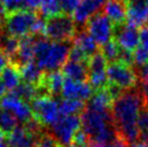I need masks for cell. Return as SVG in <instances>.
<instances>
[{
  "instance_id": "cell-48",
  "label": "cell",
  "mask_w": 148,
  "mask_h": 147,
  "mask_svg": "<svg viewBox=\"0 0 148 147\" xmlns=\"http://www.w3.org/2000/svg\"><path fill=\"white\" fill-rule=\"evenodd\" d=\"M3 139V134H2V132L0 131V139Z\"/></svg>"
},
{
  "instance_id": "cell-26",
  "label": "cell",
  "mask_w": 148,
  "mask_h": 147,
  "mask_svg": "<svg viewBox=\"0 0 148 147\" xmlns=\"http://www.w3.org/2000/svg\"><path fill=\"white\" fill-rule=\"evenodd\" d=\"M18 122L20 121L14 115L0 108V131L2 134L8 136L14 129L18 127Z\"/></svg>"
},
{
  "instance_id": "cell-5",
  "label": "cell",
  "mask_w": 148,
  "mask_h": 147,
  "mask_svg": "<svg viewBox=\"0 0 148 147\" xmlns=\"http://www.w3.org/2000/svg\"><path fill=\"white\" fill-rule=\"evenodd\" d=\"M29 106L32 108L34 117L43 127L51 128L62 117L58 107V101L54 100L53 96L50 95L37 96L29 103Z\"/></svg>"
},
{
  "instance_id": "cell-10",
  "label": "cell",
  "mask_w": 148,
  "mask_h": 147,
  "mask_svg": "<svg viewBox=\"0 0 148 147\" xmlns=\"http://www.w3.org/2000/svg\"><path fill=\"white\" fill-rule=\"evenodd\" d=\"M114 40L120 49L133 52L140 45V32L138 29L127 23L115 26Z\"/></svg>"
},
{
  "instance_id": "cell-52",
  "label": "cell",
  "mask_w": 148,
  "mask_h": 147,
  "mask_svg": "<svg viewBox=\"0 0 148 147\" xmlns=\"http://www.w3.org/2000/svg\"><path fill=\"white\" fill-rule=\"evenodd\" d=\"M125 1H129V0H125Z\"/></svg>"
},
{
  "instance_id": "cell-35",
  "label": "cell",
  "mask_w": 148,
  "mask_h": 147,
  "mask_svg": "<svg viewBox=\"0 0 148 147\" xmlns=\"http://www.w3.org/2000/svg\"><path fill=\"white\" fill-rule=\"evenodd\" d=\"M119 63H122L124 65L127 66H133L134 65V58H133V52H129L125 50L120 49L119 56H118V61Z\"/></svg>"
},
{
  "instance_id": "cell-42",
  "label": "cell",
  "mask_w": 148,
  "mask_h": 147,
  "mask_svg": "<svg viewBox=\"0 0 148 147\" xmlns=\"http://www.w3.org/2000/svg\"><path fill=\"white\" fill-rule=\"evenodd\" d=\"M89 147H111V144H102V143H96V142H91L90 141Z\"/></svg>"
},
{
  "instance_id": "cell-2",
  "label": "cell",
  "mask_w": 148,
  "mask_h": 147,
  "mask_svg": "<svg viewBox=\"0 0 148 147\" xmlns=\"http://www.w3.org/2000/svg\"><path fill=\"white\" fill-rule=\"evenodd\" d=\"M71 45L70 41L55 42L43 36H36L34 43L35 62L45 73L58 70L68 61Z\"/></svg>"
},
{
  "instance_id": "cell-17",
  "label": "cell",
  "mask_w": 148,
  "mask_h": 147,
  "mask_svg": "<svg viewBox=\"0 0 148 147\" xmlns=\"http://www.w3.org/2000/svg\"><path fill=\"white\" fill-rule=\"evenodd\" d=\"M114 98L108 92L106 88L102 90L94 91L93 95L88 101L86 108L95 111H101V113H109L111 111Z\"/></svg>"
},
{
  "instance_id": "cell-4",
  "label": "cell",
  "mask_w": 148,
  "mask_h": 147,
  "mask_svg": "<svg viewBox=\"0 0 148 147\" xmlns=\"http://www.w3.org/2000/svg\"><path fill=\"white\" fill-rule=\"evenodd\" d=\"M38 13L28 10H15L7 13L4 16L3 29L15 38L32 36V30L38 17Z\"/></svg>"
},
{
  "instance_id": "cell-46",
  "label": "cell",
  "mask_w": 148,
  "mask_h": 147,
  "mask_svg": "<svg viewBox=\"0 0 148 147\" xmlns=\"http://www.w3.org/2000/svg\"><path fill=\"white\" fill-rule=\"evenodd\" d=\"M0 147H10V145H9V143L7 142V139H0Z\"/></svg>"
},
{
  "instance_id": "cell-12",
  "label": "cell",
  "mask_w": 148,
  "mask_h": 147,
  "mask_svg": "<svg viewBox=\"0 0 148 147\" xmlns=\"http://www.w3.org/2000/svg\"><path fill=\"white\" fill-rule=\"evenodd\" d=\"M148 20V4L145 0L127 1V23L136 28L144 27Z\"/></svg>"
},
{
  "instance_id": "cell-18",
  "label": "cell",
  "mask_w": 148,
  "mask_h": 147,
  "mask_svg": "<svg viewBox=\"0 0 148 147\" xmlns=\"http://www.w3.org/2000/svg\"><path fill=\"white\" fill-rule=\"evenodd\" d=\"M20 73H21L22 81L33 84L37 88L42 84L45 75V73L38 66L36 62H32L20 67Z\"/></svg>"
},
{
  "instance_id": "cell-1",
  "label": "cell",
  "mask_w": 148,
  "mask_h": 147,
  "mask_svg": "<svg viewBox=\"0 0 148 147\" xmlns=\"http://www.w3.org/2000/svg\"><path fill=\"white\" fill-rule=\"evenodd\" d=\"M144 103L138 90L123 91L114 100L111 106V116L119 137L125 143L133 144L140 139V130L137 128V118Z\"/></svg>"
},
{
  "instance_id": "cell-38",
  "label": "cell",
  "mask_w": 148,
  "mask_h": 147,
  "mask_svg": "<svg viewBox=\"0 0 148 147\" xmlns=\"http://www.w3.org/2000/svg\"><path fill=\"white\" fill-rule=\"evenodd\" d=\"M134 70H135L136 76H137L140 81L148 80V63L142 66H137V68Z\"/></svg>"
},
{
  "instance_id": "cell-14",
  "label": "cell",
  "mask_w": 148,
  "mask_h": 147,
  "mask_svg": "<svg viewBox=\"0 0 148 147\" xmlns=\"http://www.w3.org/2000/svg\"><path fill=\"white\" fill-rule=\"evenodd\" d=\"M103 13L115 26L124 24L127 22V1L108 0L103 5Z\"/></svg>"
},
{
  "instance_id": "cell-27",
  "label": "cell",
  "mask_w": 148,
  "mask_h": 147,
  "mask_svg": "<svg viewBox=\"0 0 148 147\" xmlns=\"http://www.w3.org/2000/svg\"><path fill=\"white\" fill-rule=\"evenodd\" d=\"M60 13H62V11L58 0H45L38 10V14L45 20L49 17L55 16Z\"/></svg>"
},
{
  "instance_id": "cell-31",
  "label": "cell",
  "mask_w": 148,
  "mask_h": 147,
  "mask_svg": "<svg viewBox=\"0 0 148 147\" xmlns=\"http://www.w3.org/2000/svg\"><path fill=\"white\" fill-rule=\"evenodd\" d=\"M60 144L58 141L54 139L50 132H43L39 137H38L36 147H58Z\"/></svg>"
},
{
  "instance_id": "cell-25",
  "label": "cell",
  "mask_w": 148,
  "mask_h": 147,
  "mask_svg": "<svg viewBox=\"0 0 148 147\" xmlns=\"http://www.w3.org/2000/svg\"><path fill=\"white\" fill-rule=\"evenodd\" d=\"M11 93L15 94L17 98H20L21 100H23L26 103H30L34 98H36L37 96L40 95L39 93V88L33 86V84H29L26 82H23L17 87L15 90L11 92Z\"/></svg>"
},
{
  "instance_id": "cell-8",
  "label": "cell",
  "mask_w": 148,
  "mask_h": 147,
  "mask_svg": "<svg viewBox=\"0 0 148 147\" xmlns=\"http://www.w3.org/2000/svg\"><path fill=\"white\" fill-rule=\"evenodd\" d=\"M107 77L109 84L118 87L123 91L133 89L138 81L134 68L119 62L108 64Z\"/></svg>"
},
{
  "instance_id": "cell-49",
  "label": "cell",
  "mask_w": 148,
  "mask_h": 147,
  "mask_svg": "<svg viewBox=\"0 0 148 147\" xmlns=\"http://www.w3.org/2000/svg\"><path fill=\"white\" fill-rule=\"evenodd\" d=\"M0 10H1V11H3V12H4V10H3V8L1 7V4H0ZM4 13H5V12H4Z\"/></svg>"
},
{
  "instance_id": "cell-39",
  "label": "cell",
  "mask_w": 148,
  "mask_h": 147,
  "mask_svg": "<svg viewBox=\"0 0 148 147\" xmlns=\"http://www.w3.org/2000/svg\"><path fill=\"white\" fill-rule=\"evenodd\" d=\"M140 45L148 52V27H142L140 30Z\"/></svg>"
},
{
  "instance_id": "cell-20",
  "label": "cell",
  "mask_w": 148,
  "mask_h": 147,
  "mask_svg": "<svg viewBox=\"0 0 148 147\" xmlns=\"http://www.w3.org/2000/svg\"><path fill=\"white\" fill-rule=\"evenodd\" d=\"M64 81H65V76L62 71L60 70L50 71V73H45L43 82L40 87H43L49 95L56 96V95H61L62 93Z\"/></svg>"
},
{
  "instance_id": "cell-29",
  "label": "cell",
  "mask_w": 148,
  "mask_h": 147,
  "mask_svg": "<svg viewBox=\"0 0 148 147\" xmlns=\"http://www.w3.org/2000/svg\"><path fill=\"white\" fill-rule=\"evenodd\" d=\"M137 128L140 130V141L148 142V107L140 109L137 118Z\"/></svg>"
},
{
  "instance_id": "cell-51",
  "label": "cell",
  "mask_w": 148,
  "mask_h": 147,
  "mask_svg": "<svg viewBox=\"0 0 148 147\" xmlns=\"http://www.w3.org/2000/svg\"><path fill=\"white\" fill-rule=\"evenodd\" d=\"M146 24H147V27H148V20H147V23H146Z\"/></svg>"
},
{
  "instance_id": "cell-37",
  "label": "cell",
  "mask_w": 148,
  "mask_h": 147,
  "mask_svg": "<svg viewBox=\"0 0 148 147\" xmlns=\"http://www.w3.org/2000/svg\"><path fill=\"white\" fill-rule=\"evenodd\" d=\"M0 4L3 8L5 14L17 10V0H0Z\"/></svg>"
},
{
  "instance_id": "cell-34",
  "label": "cell",
  "mask_w": 148,
  "mask_h": 147,
  "mask_svg": "<svg viewBox=\"0 0 148 147\" xmlns=\"http://www.w3.org/2000/svg\"><path fill=\"white\" fill-rule=\"evenodd\" d=\"M88 60H89V57L86 56L81 50L79 49V48H77V47H75L74 45H71V49H70V52H69V56H68V61L86 63Z\"/></svg>"
},
{
  "instance_id": "cell-3",
  "label": "cell",
  "mask_w": 148,
  "mask_h": 147,
  "mask_svg": "<svg viewBox=\"0 0 148 147\" xmlns=\"http://www.w3.org/2000/svg\"><path fill=\"white\" fill-rule=\"evenodd\" d=\"M77 33L78 27L71 15L60 13L55 16L47 19L45 21L43 36L51 41H73Z\"/></svg>"
},
{
  "instance_id": "cell-23",
  "label": "cell",
  "mask_w": 148,
  "mask_h": 147,
  "mask_svg": "<svg viewBox=\"0 0 148 147\" xmlns=\"http://www.w3.org/2000/svg\"><path fill=\"white\" fill-rule=\"evenodd\" d=\"M20 47V39L9 35L3 27L0 29V51L5 54L11 61L16 55Z\"/></svg>"
},
{
  "instance_id": "cell-36",
  "label": "cell",
  "mask_w": 148,
  "mask_h": 147,
  "mask_svg": "<svg viewBox=\"0 0 148 147\" xmlns=\"http://www.w3.org/2000/svg\"><path fill=\"white\" fill-rule=\"evenodd\" d=\"M144 103V106L148 107V80L140 81V89H138Z\"/></svg>"
},
{
  "instance_id": "cell-30",
  "label": "cell",
  "mask_w": 148,
  "mask_h": 147,
  "mask_svg": "<svg viewBox=\"0 0 148 147\" xmlns=\"http://www.w3.org/2000/svg\"><path fill=\"white\" fill-rule=\"evenodd\" d=\"M58 3H60L62 13L73 16L76 9L81 3V0H58Z\"/></svg>"
},
{
  "instance_id": "cell-15",
  "label": "cell",
  "mask_w": 148,
  "mask_h": 147,
  "mask_svg": "<svg viewBox=\"0 0 148 147\" xmlns=\"http://www.w3.org/2000/svg\"><path fill=\"white\" fill-rule=\"evenodd\" d=\"M103 4L99 0H81V3L76 9L73 14L75 23L78 26H86L88 21L94 15L95 13L99 12V9Z\"/></svg>"
},
{
  "instance_id": "cell-21",
  "label": "cell",
  "mask_w": 148,
  "mask_h": 147,
  "mask_svg": "<svg viewBox=\"0 0 148 147\" xmlns=\"http://www.w3.org/2000/svg\"><path fill=\"white\" fill-rule=\"evenodd\" d=\"M73 45L77 47L86 54L88 57L92 56L93 54L99 52V45L95 42V40L90 36V34L86 29L79 30L76 34L75 38L73 39Z\"/></svg>"
},
{
  "instance_id": "cell-33",
  "label": "cell",
  "mask_w": 148,
  "mask_h": 147,
  "mask_svg": "<svg viewBox=\"0 0 148 147\" xmlns=\"http://www.w3.org/2000/svg\"><path fill=\"white\" fill-rule=\"evenodd\" d=\"M133 58H134V65L137 67V66H142L144 64H147L148 63V52L146 50L138 45L134 51H133Z\"/></svg>"
},
{
  "instance_id": "cell-44",
  "label": "cell",
  "mask_w": 148,
  "mask_h": 147,
  "mask_svg": "<svg viewBox=\"0 0 148 147\" xmlns=\"http://www.w3.org/2000/svg\"><path fill=\"white\" fill-rule=\"evenodd\" d=\"M4 92H5V88H4L3 82H2L1 78H0V98H1L4 95Z\"/></svg>"
},
{
  "instance_id": "cell-40",
  "label": "cell",
  "mask_w": 148,
  "mask_h": 147,
  "mask_svg": "<svg viewBox=\"0 0 148 147\" xmlns=\"http://www.w3.org/2000/svg\"><path fill=\"white\" fill-rule=\"evenodd\" d=\"M9 64H10V60H9V57L0 51V74L2 73V70H3L4 68L9 65Z\"/></svg>"
},
{
  "instance_id": "cell-19",
  "label": "cell",
  "mask_w": 148,
  "mask_h": 147,
  "mask_svg": "<svg viewBox=\"0 0 148 147\" xmlns=\"http://www.w3.org/2000/svg\"><path fill=\"white\" fill-rule=\"evenodd\" d=\"M62 73L66 78L79 82H83L88 80L89 70H88V62L80 63V62L67 61L65 65L62 67Z\"/></svg>"
},
{
  "instance_id": "cell-11",
  "label": "cell",
  "mask_w": 148,
  "mask_h": 147,
  "mask_svg": "<svg viewBox=\"0 0 148 147\" xmlns=\"http://www.w3.org/2000/svg\"><path fill=\"white\" fill-rule=\"evenodd\" d=\"M93 93H94V90L92 89L89 82L75 81L65 77L61 95L63 96V98L78 100L86 103L90 100Z\"/></svg>"
},
{
  "instance_id": "cell-47",
  "label": "cell",
  "mask_w": 148,
  "mask_h": 147,
  "mask_svg": "<svg viewBox=\"0 0 148 147\" xmlns=\"http://www.w3.org/2000/svg\"><path fill=\"white\" fill-rule=\"evenodd\" d=\"M99 2H101V3H102V4H103V5H104V3H105V2H107L108 0H99Z\"/></svg>"
},
{
  "instance_id": "cell-32",
  "label": "cell",
  "mask_w": 148,
  "mask_h": 147,
  "mask_svg": "<svg viewBox=\"0 0 148 147\" xmlns=\"http://www.w3.org/2000/svg\"><path fill=\"white\" fill-rule=\"evenodd\" d=\"M45 0H17V10L38 11Z\"/></svg>"
},
{
  "instance_id": "cell-7",
  "label": "cell",
  "mask_w": 148,
  "mask_h": 147,
  "mask_svg": "<svg viewBox=\"0 0 148 147\" xmlns=\"http://www.w3.org/2000/svg\"><path fill=\"white\" fill-rule=\"evenodd\" d=\"M84 29L90 34V36L99 47L114 39L115 25L103 12L95 13L88 21Z\"/></svg>"
},
{
  "instance_id": "cell-50",
  "label": "cell",
  "mask_w": 148,
  "mask_h": 147,
  "mask_svg": "<svg viewBox=\"0 0 148 147\" xmlns=\"http://www.w3.org/2000/svg\"><path fill=\"white\" fill-rule=\"evenodd\" d=\"M145 1H146V3H147V4H148V0H145Z\"/></svg>"
},
{
  "instance_id": "cell-28",
  "label": "cell",
  "mask_w": 148,
  "mask_h": 147,
  "mask_svg": "<svg viewBox=\"0 0 148 147\" xmlns=\"http://www.w3.org/2000/svg\"><path fill=\"white\" fill-rule=\"evenodd\" d=\"M99 52L103 54V56L106 58L108 64H110V63H115V62L118 61L120 48L118 47L117 42L112 39L109 42H107L104 45H102Z\"/></svg>"
},
{
  "instance_id": "cell-9",
  "label": "cell",
  "mask_w": 148,
  "mask_h": 147,
  "mask_svg": "<svg viewBox=\"0 0 148 147\" xmlns=\"http://www.w3.org/2000/svg\"><path fill=\"white\" fill-rule=\"evenodd\" d=\"M0 108L14 115L17 120L24 124L34 117L28 103L24 102L23 100L17 98L15 94L11 92L9 94H4L0 98Z\"/></svg>"
},
{
  "instance_id": "cell-6",
  "label": "cell",
  "mask_w": 148,
  "mask_h": 147,
  "mask_svg": "<svg viewBox=\"0 0 148 147\" xmlns=\"http://www.w3.org/2000/svg\"><path fill=\"white\" fill-rule=\"evenodd\" d=\"M81 129V119L79 115L62 116L56 123L50 128V133L63 147H69L75 134Z\"/></svg>"
},
{
  "instance_id": "cell-41",
  "label": "cell",
  "mask_w": 148,
  "mask_h": 147,
  "mask_svg": "<svg viewBox=\"0 0 148 147\" xmlns=\"http://www.w3.org/2000/svg\"><path fill=\"white\" fill-rule=\"evenodd\" d=\"M111 147H130V146H129V144L124 142L123 139H121L119 137L116 142H114V143L111 144Z\"/></svg>"
},
{
  "instance_id": "cell-22",
  "label": "cell",
  "mask_w": 148,
  "mask_h": 147,
  "mask_svg": "<svg viewBox=\"0 0 148 147\" xmlns=\"http://www.w3.org/2000/svg\"><path fill=\"white\" fill-rule=\"evenodd\" d=\"M1 80L3 82L5 90L13 92L22 83L20 68L13 64H9L1 73Z\"/></svg>"
},
{
  "instance_id": "cell-43",
  "label": "cell",
  "mask_w": 148,
  "mask_h": 147,
  "mask_svg": "<svg viewBox=\"0 0 148 147\" xmlns=\"http://www.w3.org/2000/svg\"><path fill=\"white\" fill-rule=\"evenodd\" d=\"M131 147H148V142L138 141V142H136V143L131 144Z\"/></svg>"
},
{
  "instance_id": "cell-45",
  "label": "cell",
  "mask_w": 148,
  "mask_h": 147,
  "mask_svg": "<svg viewBox=\"0 0 148 147\" xmlns=\"http://www.w3.org/2000/svg\"><path fill=\"white\" fill-rule=\"evenodd\" d=\"M4 16H5V13H4L3 11H1V10H0V29L3 27Z\"/></svg>"
},
{
  "instance_id": "cell-24",
  "label": "cell",
  "mask_w": 148,
  "mask_h": 147,
  "mask_svg": "<svg viewBox=\"0 0 148 147\" xmlns=\"http://www.w3.org/2000/svg\"><path fill=\"white\" fill-rule=\"evenodd\" d=\"M58 107L62 116H75V115L82 114L86 105L82 101L62 98L61 101H58Z\"/></svg>"
},
{
  "instance_id": "cell-13",
  "label": "cell",
  "mask_w": 148,
  "mask_h": 147,
  "mask_svg": "<svg viewBox=\"0 0 148 147\" xmlns=\"http://www.w3.org/2000/svg\"><path fill=\"white\" fill-rule=\"evenodd\" d=\"M35 37L36 36H26L20 39V47L17 50V53L10 61L11 64L20 68L28 63L35 62V51H34Z\"/></svg>"
},
{
  "instance_id": "cell-16",
  "label": "cell",
  "mask_w": 148,
  "mask_h": 147,
  "mask_svg": "<svg viewBox=\"0 0 148 147\" xmlns=\"http://www.w3.org/2000/svg\"><path fill=\"white\" fill-rule=\"evenodd\" d=\"M39 136L29 132L24 126H18L7 136V142L10 147H36Z\"/></svg>"
}]
</instances>
